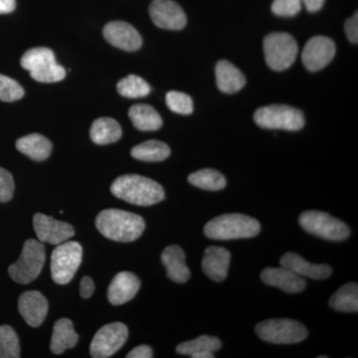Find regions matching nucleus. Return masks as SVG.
Here are the masks:
<instances>
[{
  "label": "nucleus",
  "instance_id": "obj_25",
  "mask_svg": "<svg viewBox=\"0 0 358 358\" xmlns=\"http://www.w3.org/2000/svg\"><path fill=\"white\" fill-rule=\"evenodd\" d=\"M129 117L134 126L141 131H155L162 127L159 113L150 105H134L129 110Z\"/></svg>",
  "mask_w": 358,
  "mask_h": 358
},
{
  "label": "nucleus",
  "instance_id": "obj_19",
  "mask_svg": "<svg viewBox=\"0 0 358 358\" xmlns=\"http://www.w3.org/2000/svg\"><path fill=\"white\" fill-rule=\"evenodd\" d=\"M231 254L227 249L219 246L206 248L202 259V270L211 280L223 282L228 274Z\"/></svg>",
  "mask_w": 358,
  "mask_h": 358
},
{
  "label": "nucleus",
  "instance_id": "obj_22",
  "mask_svg": "<svg viewBox=\"0 0 358 358\" xmlns=\"http://www.w3.org/2000/svg\"><path fill=\"white\" fill-rule=\"evenodd\" d=\"M215 76L218 88L223 93H236L246 84L243 73L229 61L222 60L217 63Z\"/></svg>",
  "mask_w": 358,
  "mask_h": 358
},
{
  "label": "nucleus",
  "instance_id": "obj_12",
  "mask_svg": "<svg viewBox=\"0 0 358 358\" xmlns=\"http://www.w3.org/2000/svg\"><path fill=\"white\" fill-rule=\"evenodd\" d=\"M336 44L327 36H315L307 42L301 53L303 65L310 72L326 67L336 55Z\"/></svg>",
  "mask_w": 358,
  "mask_h": 358
},
{
  "label": "nucleus",
  "instance_id": "obj_18",
  "mask_svg": "<svg viewBox=\"0 0 358 358\" xmlns=\"http://www.w3.org/2000/svg\"><path fill=\"white\" fill-rule=\"evenodd\" d=\"M140 288V279L133 273H119L110 282L108 299L112 305H124L133 300Z\"/></svg>",
  "mask_w": 358,
  "mask_h": 358
},
{
  "label": "nucleus",
  "instance_id": "obj_17",
  "mask_svg": "<svg viewBox=\"0 0 358 358\" xmlns=\"http://www.w3.org/2000/svg\"><path fill=\"white\" fill-rule=\"evenodd\" d=\"M261 280L268 286L277 287L289 294L301 293L307 287L303 277L282 266L280 268H266L261 274Z\"/></svg>",
  "mask_w": 358,
  "mask_h": 358
},
{
  "label": "nucleus",
  "instance_id": "obj_42",
  "mask_svg": "<svg viewBox=\"0 0 358 358\" xmlns=\"http://www.w3.org/2000/svg\"><path fill=\"white\" fill-rule=\"evenodd\" d=\"M193 358H213L214 355L213 352H202L199 353H196V355H192Z\"/></svg>",
  "mask_w": 358,
  "mask_h": 358
},
{
  "label": "nucleus",
  "instance_id": "obj_10",
  "mask_svg": "<svg viewBox=\"0 0 358 358\" xmlns=\"http://www.w3.org/2000/svg\"><path fill=\"white\" fill-rule=\"evenodd\" d=\"M299 222L307 232L329 241H343L350 235V228L345 222L326 212H303Z\"/></svg>",
  "mask_w": 358,
  "mask_h": 358
},
{
  "label": "nucleus",
  "instance_id": "obj_31",
  "mask_svg": "<svg viewBox=\"0 0 358 358\" xmlns=\"http://www.w3.org/2000/svg\"><path fill=\"white\" fill-rule=\"evenodd\" d=\"M120 95L129 99H138L147 96L150 93V87L143 78L136 75H129L117 85Z\"/></svg>",
  "mask_w": 358,
  "mask_h": 358
},
{
  "label": "nucleus",
  "instance_id": "obj_27",
  "mask_svg": "<svg viewBox=\"0 0 358 358\" xmlns=\"http://www.w3.org/2000/svg\"><path fill=\"white\" fill-rule=\"evenodd\" d=\"M329 307L336 312L357 313L358 286L357 282H348L338 289L329 300Z\"/></svg>",
  "mask_w": 358,
  "mask_h": 358
},
{
  "label": "nucleus",
  "instance_id": "obj_38",
  "mask_svg": "<svg viewBox=\"0 0 358 358\" xmlns=\"http://www.w3.org/2000/svg\"><path fill=\"white\" fill-rule=\"evenodd\" d=\"M94 291H95V284H94L93 280L88 275H85L80 282V294L82 298L89 299L91 298Z\"/></svg>",
  "mask_w": 358,
  "mask_h": 358
},
{
  "label": "nucleus",
  "instance_id": "obj_32",
  "mask_svg": "<svg viewBox=\"0 0 358 358\" xmlns=\"http://www.w3.org/2000/svg\"><path fill=\"white\" fill-rule=\"evenodd\" d=\"M20 357V339L13 327H0V358Z\"/></svg>",
  "mask_w": 358,
  "mask_h": 358
},
{
  "label": "nucleus",
  "instance_id": "obj_33",
  "mask_svg": "<svg viewBox=\"0 0 358 358\" xmlns=\"http://www.w3.org/2000/svg\"><path fill=\"white\" fill-rule=\"evenodd\" d=\"M166 105L173 113L180 115H190L193 112L192 96L182 92L171 91L166 94Z\"/></svg>",
  "mask_w": 358,
  "mask_h": 358
},
{
  "label": "nucleus",
  "instance_id": "obj_15",
  "mask_svg": "<svg viewBox=\"0 0 358 358\" xmlns=\"http://www.w3.org/2000/svg\"><path fill=\"white\" fill-rule=\"evenodd\" d=\"M103 37L117 48L124 51H136L143 44L140 33L124 21H113L103 27Z\"/></svg>",
  "mask_w": 358,
  "mask_h": 358
},
{
  "label": "nucleus",
  "instance_id": "obj_40",
  "mask_svg": "<svg viewBox=\"0 0 358 358\" xmlns=\"http://www.w3.org/2000/svg\"><path fill=\"white\" fill-rule=\"evenodd\" d=\"M301 4H305L308 13H317L324 6V0H301Z\"/></svg>",
  "mask_w": 358,
  "mask_h": 358
},
{
  "label": "nucleus",
  "instance_id": "obj_37",
  "mask_svg": "<svg viewBox=\"0 0 358 358\" xmlns=\"http://www.w3.org/2000/svg\"><path fill=\"white\" fill-rule=\"evenodd\" d=\"M345 30L346 36L352 43H357L358 41V13H355L352 18L345 22Z\"/></svg>",
  "mask_w": 358,
  "mask_h": 358
},
{
  "label": "nucleus",
  "instance_id": "obj_28",
  "mask_svg": "<svg viewBox=\"0 0 358 358\" xmlns=\"http://www.w3.org/2000/svg\"><path fill=\"white\" fill-rule=\"evenodd\" d=\"M131 154L134 159L141 162H157L171 155V148L162 141L152 140L136 145Z\"/></svg>",
  "mask_w": 358,
  "mask_h": 358
},
{
  "label": "nucleus",
  "instance_id": "obj_35",
  "mask_svg": "<svg viewBox=\"0 0 358 358\" xmlns=\"http://www.w3.org/2000/svg\"><path fill=\"white\" fill-rule=\"evenodd\" d=\"M301 0H274L272 3V11L275 15L281 17H293L301 10Z\"/></svg>",
  "mask_w": 358,
  "mask_h": 358
},
{
  "label": "nucleus",
  "instance_id": "obj_9",
  "mask_svg": "<svg viewBox=\"0 0 358 358\" xmlns=\"http://www.w3.org/2000/svg\"><path fill=\"white\" fill-rule=\"evenodd\" d=\"M298 51L296 40L288 33H271L264 39L265 60L271 69H288L296 61Z\"/></svg>",
  "mask_w": 358,
  "mask_h": 358
},
{
  "label": "nucleus",
  "instance_id": "obj_29",
  "mask_svg": "<svg viewBox=\"0 0 358 358\" xmlns=\"http://www.w3.org/2000/svg\"><path fill=\"white\" fill-rule=\"evenodd\" d=\"M190 185L204 190L217 192L226 186V179L222 173L215 169H204L195 171L188 176Z\"/></svg>",
  "mask_w": 358,
  "mask_h": 358
},
{
  "label": "nucleus",
  "instance_id": "obj_20",
  "mask_svg": "<svg viewBox=\"0 0 358 358\" xmlns=\"http://www.w3.org/2000/svg\"><path fill=\"white\" fill-rule=\"evenodd\" d=\"M280 264L282 267L288 268L294 274L315 280L327 279L331 277L333 272L329 265L308 262L303 257L292 252L285 254L280 260Z\"/></svg>",
  "mask_w": 358,
  "mask_h": 358
},
{
  "label": "nucleus",
  "instance_id": "obj_5",
  "mask_svg": "<svg viewBox=\"0 0 358 358\" xmlns=\"http://www.w3.org/2000/svg\"><path fill=\"white\" fill-rule=\"evenodd\" d=\"M45 247L37 240H27L23 245L22 252L17 262L9 266L11 279L18 284H29L37 279L45 262Z\"/></svg>",
  "mask_w": 358,
  "mask_h": 358
},
{
  "label": "nucleus",
  "instance_id": "obj_8",
  "mask_svg": "<svg viewBox=\"0 0 358 358\" xmlns=\"http://www.w3.org/2000/svg\"><path fill=\"white\" fill-rule=\"evenodd\" d=\"M83 249L76 241H65L57 245L51 256L52 279L59 285L72 281L82 263Z\"/></svg>",
  "mask_w": 358,
  "mask_h": 358
},
{
  "label": "nucleus",
  "instance_id": "obj_26",
  "mask_svg": "<svg viewBox=\"0 0 358 358\" xmlns=\"http://www.w3.org/2000/svg\"><path fill=\"white\" fill-rule=\"evenodd\" d=\"M122 128L119 122L110 117H100L93 122L90 131L92 141L103 145L115 143L122 138Z\"/></svg>",
  "mask_w": 358,
  "mask_h": 358
},
{
  "label": "nucleus",
  "instance_id": "obj_2",
  "mask_svg": "<svg viewBox=\"0 0 358 358\" xmlns=\"http://www.w3.org/2000/svg\"><path fill=\"white\" fill-rule=\"evenodd\" d=\"M110 192L117 199L138 206H150L166 197L164 187L159 183L138 174L120 176L110 186Z\"/></svg>",
  "mask_w": 358,
  "mask_h": 358
},
{
  "label": "nucleus",
  "instance_id": "obj_14",
  "mask_svg": "<svg viewBox=\"0 0 358 358\" xmlns=\"http://www.w3.org/2000/svg\"><path fill=\"white\" fill-rule=\"evenodd\" d=\"M150 14L152 22L162 29L180 30L187 22L185 11L173 0H154Z\"/></svg>",
  "mask_w": 358,
  "mask_h": 358
},
{
  "label": "nucleus",
  "instance_id": "obj_7",
  "mask_svg": "<svg viewBox=\"0 0 358 358\" xmlns=\"http://www.w3.org/2000/svg\"><path fill=\"white\" fill-rule=\"evenodd\" d=\"M256 334L267 343L293 345L307 338L308 329L300 322L294 320H268L257 324Z\"/></svg>",
  "mask_w": 358,
  "mask_h": 358
},
{
  "label": "nucleus",
  "instance_id": "obj_39",
  "mask_svg": "<svg viewBox=\"0 0 358 358\" xmlns=\"http://www.w3.org/2000/svg\"><path fill=\"white\" fill-rule=\"evenodd\" d=\"M152 357H154V352L148 345L136 346L127 355L128 358H152Z\"/></svg>",
  "mask_w": 358,
  "mask_h": 358
},
{
  "label": "nucleus",
  "instance_id": "obj_34",
  "mask_svg": "<svg viewBox=\"0 0 358 358\" xmlns=\"http://www.w3.org/2000/svg\"><path fill=\"white\" fill-rule=\"evenodd\" d=\"M24 96V90L21 85L11 78L0 74V101L14 102Z\"/></svg>",
  "mask_w": 358,
  "mask_h": 358
},
{
  "label": "nucleus",
  "instance_id": "obj_3",
  "mask_svg": "<svg viewBox=\"0 0 358 358\" xmlns=\"http://www.w3.org/2000/svg\"><path fill=\"white\" fill-rule=\"evenodd\" d=\"M260 231L259 221L240 213L223 214L212 219L204 227L207 237L221 241L255 237Z\"/></svg>",
  "mask_w": 358,
  "mask_h": 358
},
{
  "label": "nucleus",
  "instance_id": "obj_23",
  "mask_svg": "<svg viewBox=\"0 0 358 358\" xmlns=\"http://www.w3.org/2000/svg\"><path fill=\"white\" fill-rule=\"evenodd\" d=\"M79 336L75 331L72 322L68 319L57 320L54 324L51 339V352L54 355H61L70 348L76 346Z\"/></svg>",
  "mask_w": 358,
  "mask_h": 358
},
{
  "label": "nucleus",
  "instance_id": "obj_13",
  "mask_svg": "<svg viewBox=\"0 0 358 358\" xmlns=\"http://www.w3.org/2000/svg\"><path fill=\"white\" fill-rule=\"evenodd\" d=\"M33 227L42 243L59 245L74 236V227L69 223L56 220L42 213L35 214Z\"/></svg>",
  "mask_w": 358,
  "mask_h": 358
},
{
  "label": "nucleus",
  "instance_id": "obj_6",
  "mask_svg": "<svg viewBox=\"0 0 358 358\" xmlns=\"http://www.w3.org/2000/svg\"><path fill=\"white\" fill-rule=\"evenodd\" d=\"M254 121L267 129L296 131L305 126V117L300 110L286 105H271L260 108L254 114Z\"/></svg>",
  "mask_w": 358,
  "mask_h": 358
},
{
  "label": "nucleus",
  "instance_id": "obj_21",
  "mask_svg": "<svg viewBox=\"0 0 358 358\" xmlns=\"http://www.w3.org/2000/svg\"><path fill=\"white\" fill-rule=\"evenodd\" d=\"M162 262L166 266L167 275L171 281L182 284L189 280L192 273L186 266L185 251L178 245H171L164 250Z\"/></svg>",
  "mask_w": 358,
  "mask_h": 358
},
{
  "label": "nucleus",
  "instance_id": "obj_36",
  "mask_svg": "<svg viewBox=\"0 0 358 358\" xmlns=\"http://www.w3.org/2000/svg\"><path fill=\"white\" fill-rule=\"evenodd\" d=\"M14 181L13 176L6 169L0 167V203L9 201L13 197Z\"/></svg>",
  "mask_w": 358,
  "mask_h": 358
},
{
  "label": "nucleus",
  "instance_id": "obj_41",
  "mask_svg": "<svg viewBox=\"0 0 358 358\" xmlns=\"http://www.w3.org/2000/svg\"><path fill=\"white\" fill-rule=\"evenodd\" d=\"M15 7V0H0V14L13 13Z\"/></svg>",
  "mask_w": 358,
  "mask_h": 358
},
{
  "label": "nucleus",
  "instance_id": "obj_24",
  "mask_svg": "<svg viewBox=\"0 0 358 358\" xmlns=\"http://www.w3.org/2000/svg\"><path fill=\"white\" fill-rule=\"evenodd\" d=\"M16 148L36 162L48 159L52 152V143L48 138L39 134H31L16 141Z\"/></svg>",
  "mask_w": 358,
  "mask_h": 358
},
{
  "label": "nucleus",
  "instance_id": "obj_16",
  "mask_svg": "<svg viewBox=\"0 0 358 358\" xmlns=\"http://www.w3.org/2000/svg\"><path fill=\"white\" fill-rule=\"evenodd\" d=\"M18 310L26 324L32 327H38L48 313V301L39 292H25L18 301Z\"/></svg>",
  "mask_w": 358,
  "mask_h": 358
},
{
  "label": "nucleus",
  "instance_id": "obj_30",
  "mask_svg": "<svg viewBox=\"0 0 358 358\" xmlns=\"http://www.w3.org/2000/svg\"><path fill=\"white\" fill-rule=\"evenodd\" d=\"M222 343L215 336H201L192 341L180 343L176 348V352L182 355H192L202 352H216L220 350Z\"/></svg>",
  "mask_w": 358,
  "mask_h": 358
},
{
  "label": "nucleus",
  "instance_id": "obj_11",
  "mask_svg": "<svg viewBox=\"0 0 358 358\" xmlns=\"http://www.w3.org/2000/svg\"><path fill=\"white\" fill-rule=\"evenodd\" d=\"M129 329L122 322H112L99 329L92 341L90 353L94 358L112 357L126 343Z\"/></svg>",
  "mask_w": 358,
  "mask_h": 358
},
{
  "label": "nucleus",
  "instance_id": "obj_1",
  "mask_svg": "<svg viewBox=\"0 0 358 358\" xmlns=\"http://www.w3.org/2000/svg\"><path fill=\"white\" fill-rule=\"evenodd\" d=\"M96 227L108 239L129 243L141 236L145 223L138 214L120 209H107L96 216Z\"/></svg>",
  "mask_w": 358,
  "mask_h": 358
},
{
  "label": "nucleus",
  "instance_id": "obj_4",
  "mask_svg": "<svg viewBox=\"0 0 358 358\" xmlns=\"http://www.w3.org/2000/svg\"><path fill=\"white\" fill-rule=\"evenodd\" d=\"M20 63L35 81L41 83H55L66 77V71L56 62L53 51L44 47L25 52Z\"/></svg>",
  "mask_w": 358,
  "mask_h": 358
}]
</instances>
